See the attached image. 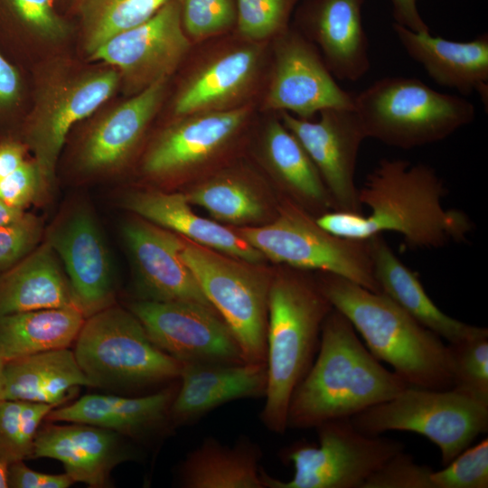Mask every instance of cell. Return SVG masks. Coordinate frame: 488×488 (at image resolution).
Listing matches in <instances>:
<instances>
[{
  "instance_id": "obj_11",
  "label": "cell",
  "mask_w": 488,
  "mask_h": 488,
  "mask_svg": "<svg viewBox=\"0 0 488 488\" xmlns=\"http://www.w3.org/2000/svg\"><path fill=\"white\" fill-rule=\"evenodd\" d=\"M120 83L119 72L109 67L88 71L60 70L41 84L23 137L50 186L70 129L108 100Z\"/></svg>"
},
{
  "instance_id": "obj_3",
  "label": "cell",
  "mask_w": 488,
  "mask_h": 488,
  "mask_svg": "<svg viewBox=\"0 0 488 488\" xmlns=\"http://www.w3.org/2000/svg\"><path fill=\"white\" fill-rule=\"evenodd\" d=\"M317 282L332 306L342 313L379 361L391 366L408 386L453 388L448 345L385 294L343 277L320 272Z\"/></svg>"
},
{
  "instance_id": "obj_30",
  "label": "cell",
  "mask_w": 488,
  "mask_h": 488,
  "mask_svg": "<svg viewBox=\"0 0 488 488\" xmlns=\"http://www.w3.org/2000/svg\"><path fill=\"white\" fill-rule=\"evenodd\" d=\"M80 386H91L69 348L31 354L5 363L3 399L57 407Z\"/></svg>"
},
{
  "instance_id": "obj_22",
  "label": "cell",
  "mask_w": 488,
  "mask_h": 488,
  "mask_svg": "<svg viewBox=\"0 0 488 488\" xmlns=\"http://www.w3.org/2000/svg\"><path fill=\"white\" fill-rule=\"evenodd\" d=\"M266 389V363H182L171 422L193 424L228 402L264 398Z\"/></svg>"
},
{
  "instance_id": "obj_35",
  "label": "cell",
  "mask_w": 488,
  "mask_h": 488,
  "mask_svg": "<svg viewBox=\"0 0 488 488\" xmlns=\"http://www.w3.org/2000/svg\"><path fill=\"white\" fill-rule=\"evenodd\" d=\"M53 406L16 399H0V459L7 465L33 457L42 421Z\"/></svg>"
},
{
  "instance_id": "obj_4",
  "label": "cell",
  "mask_w": 488,
  "mask_h": 488,
  "mask_svg": "<svg viewBox=\"0 0 488 488\" xmlns=\"http://www.w3.org/2000/svg\"><path fill=\"white\" fill-rule=\"evenodd\" d=\"M306 270L284 267L273 274L267 305V389L260 420L283 435L294 389L319 349L323 324L333 308Z\"/></svg>"
},
{
  "instance_id": "obj_9",
  "label": "cell",
  "mask_w": 488,
  "mask_h": 488,
  "mask_svg": "<svg viewBox=\"0 0 488 488\" xmlns=\"http://www.w3.org/2000/svg\"><path fill=\"white\" fill-rule=\"evenodd\" d=\"M181 257L203 295L231 330L247 362L266 363L273 274L258 264L184 240Z\"/></svg>"
},
{
  "instance_id": "obj_16",
  "label": "cell",
  "mask_w": 488,
  "mask_h": 488,
  "mask_svg": "<svg viewBox=\"0 0 488 488\" xmlns=\"http://www.w3.org/2000/svg\"><path fill=\"white\" fill-rule=\"evenodd\" d=\"M45 241L62 261L77 305L86 318L113 305L109 254L89 209H70L48 230Z\"/></svg>"
},
{
  "instance_id": "obj_23",
  "label": "cell",
  "mask_w": 488,
  "mask_h": 488,
  "mask_svg": "<svg viewBox=\"0 0 488 488\" xmlns=\"http://www.w3.org/2000/svg\"><path fill=\"white\" fill-rule=\"evenodd\" d=\"M131 456L120 434L81 423L39 428L33 452L60 461L74 483L93 488L107 487L112 469Z\"/></svg>"
},
{
  "instance_id": "obj_27",
  "label": "cell",
  "mask_w": 488,
  "mask_h": 488,
  "mask_svg": "<svg viewBox=\"0 0 488 488\" xmlns=\"http://www.w3.org/2000/svg\"><path fill=\"white\" fill-rule=\"evenodd\" d=\"M368 241L373 274L380 292L418 323L449 343L488 332L487 328L463 323L441 311L426 293L418 275L399 260L381 235Z\"/></svg>"
},
{
  "instance_id": "obj_40",
  "label": "cell",
  "mask_w": 488,
  "mask_h": 488,
  "mask_svg": "<svg viewBox=\"0 0 488 488\" xmlns=\"http://www.w3.org/2000/svg\"><path fill=\"white\" fill-rule=\"evenodd\" d=\"M43 222L32 213L23 212L17 219L0 226V275L16 265L39 245Z\"/></svg>"
},
{
  "instance_id": "obj_48",
  "label": "cell",
  "mask_w": 488,
  "mask_h": 488,
  "mask_svg": "<svg viewBox=\"0 0 488 488\" xmlns=\"http://www.w3.org/2000/svg\"><path fill=\"white\" fill-rule=\"evenodd\" d=\"M24 211L11 208L0 200V226L17 219Z\"/></svg>"
},
{
  "instance_id": "obj_42",
  "label": "cell",
  "mask_w": 488,
  "mask_h": 488,
  "mask_svg": "<svg viewBox=\"0 0 488 488\" xmlns=\"http://www.w3.org/2000/svg\"><path fill=\"white\" fill-rule=\"evenodd\" d=\"M7 2L20 22L40 40L60 42L69 35V24L57 14L52 0Z\"/></svg>"
},
{
  "instance_id": "obj_19",
  "label": "cell",
  "mask_w": 488,
  "mask_h": 488,
  "mask_svg": "<svg viewBox=\"0 0 488 488\" xmlns=\"http://www.w3.org/2000/svg\"><path fill=\"white\" fill-rule=\"evenodd\" d=\"M365 0H305L294 28L319 50L333 77L357 81L371 69L362 23Z\"/></svg>"
},
{
  "instance_id": "obj_41",
  "label": "cell",
  "mask_w": 488,
  "mask_h": 488,
  "mask_svg": "<svg viewBox=\"0 0 488 488\" xmlns=\"http://www.w3.org/2000/svg\"><path fill=\"white\" fill-rule=\"evenodd\" d=\"M433 471L427 465L416 463L413 455L403 450L371 474L361 488H434Z\"/></svg>"
},
{
  "instance_id": "obj_7",
  "label": "cell",
  "mask_w": 488,
  "mask_h": 488,
  "mask_svg": "<svg viewBox=\"0 0 488 488\" xmlns=\"http://www.w3.org/2000/svg\"><path fill=\"white\" fill-rule=\"evenodd\" d=\"M354 427L368 436L390 430L427 437L448 465L482 433L488 430V401L455 388L407 387L391 399L352 416Z\"/></svg>"
},
{
  "instance_id": "obj_25",
  "label": "cell",
  "mask_w": 488,
  "mask_h": 488,
  "mask_svg": "<svg viewBox=\"0 0 488 488\" xmlns=\"http://www.w3.org/2000/svg\"><path fill=\"white\" fill-rule=\"evenodd\" d=\"M123 203L127 210L142 219L195 244L253 264L265 258L237 231L195 213L185 194L133 192L126 195Z\"/></svg>"
},
{
  "instance_id": "obj_20",
  "label": "cell",
  "mask_w": 488,
  "mask_h": 488,
  "mask_svg": "<svg viewBox=\"0 0 488 488\" xmlns=\"http://www.w3.org/2000/svg\"><path fill=\"white\" fill-rule=\"evenodd\" d=\"M122 233L136 266L142 300L192 302L213 308L181 257L184 239L144 219L127 221Z\"/></svg>"
},
{
  "instance_id": "obj_14",
  "label": "cell",
  "mask_w": 488,
  "mask_h": 488,
  "mask_svg": "<svg viewBox=\"0 0 488 488\" xmlns=\"http://www.w3.org/2000/svg\"><path fill=\"white\" fill-rule=\"evenodd\" d=\"M190 48L178 0H169L150 19L114 36L89 56L116 69L121 83L134 95L169 79Z\"/></svg>"
},
{
  "instance_id": "obj_50",
  "label": "cell",
  "mask_w": 488,
  "mask_h": 488,
  "mask_svg": "<svg viewBox=\"0 0 488 488\" xmlns=\"http://www.w3.org/2000/svg\"><path fill=\"white\" fill-rule=\"evenodd\" d=\"M5 361L0 355V399H3L5 387Z\"/></svg>"
},
{
  "instance_id": "obj_17",
  "label": "cell",
  "mask_w": 488,
  "mask_h": 488,
  "mask_svg": "<svg viewBox=\"0 0 488 488\" xmlns=\"http://www.w3.org/2000/svg\"><path fill=\"white\" fill-rule=\"evenodd\" d=\"M251 107L179 117L153 142L145 155L144 173L155 179L178 175L203 164L224 148L244 127Z\"/></svg>"
},
{
  "instance_id": "obj_28",
  "label": "cell",
  "mask_w": 488,
  "mask_h": 488,
  "mask_svg": "<svg viewBox=\"0 0 488 488\" xmlns=\"http://www.w3.org/2000/svg\"><path fill=\"white\" fill-rule=\"evenodd\" d=\"M61 307L79 308L69 279L48 242L0 275V316Z\"/></svg>"
},
{
  "instance_id": "obj_6",
  "label": "cell",
  "mask_w": 488,
  "mask_h": 488,
  "mask_svg": "<svg viewBox=\"0 0 488 488\" xmlns=\"http://www.w3.org/2000/svg\"><path fill=\"white\" fill-rule=\"evenodd\" d=\"M76 360L92 387L137 389L174 382L182 363L158 348L129 311L110 305L85 319Z\"/></svg>"
},
{
  "instance_id": "obj_38",
  "label": "cell",
  "mask_w": 488,
  "mask_h": 488,
  "mask_svg": "<svg viewBox=\"0 0 488 488\" xmlns=\"http://www.w3.org/2000/svg\"><path fill=\"white\" fill-rule=\"evenodd\" d=\"M182 26L190 40L201 41L236 26V0H178Z\"/></svg>"
},
{
  "instance_id": "obj_32",
  "label": "cell",
  "mask_w": 488,
  "mask_h": 488,
  "mask_svg": "<svg viewBox=\"0 0 488 488\" xmlns=\"http://www.w3.org/2000/svg\"><path fill=\"white\" fill-rule=\"evenodd\" d=\"M85 315L77 307L33 310L0 316V355L9 360L74 343Z\"/></svg>"
},
{
  "instance_id": "obj_46",
  "label": "cell",
  "mask_w": 488,
  "mask_h": 488,
  "mask_svg": "<svg viewBox=\"0 0 488 488\" xmlns=\"http://www.w3.org/2000/svg\"><path fill=\"white\" fill-rule=\"evenodd\" d=\"M394 23L414 32H430L418 8V0H389Z\"/></svg>"
},
{
  "instance_id": "obj_10",
  "label": "cell",
  "mask_w": 488,
  "mask_h": 488,
  "mask_svg": "<svg viewBox=\"0 0 488 488\" xmlns=\"http://www.w3.org/2000/svg\"><path fill=\"white\" fill-rule=\"evenodd\" d=\"M315 428L318 445L298 442L284 453L294 466L292 478L282 481L261 469L264 488H361L371 474L405 449L399 440L360 432L351 418Z\"/></svg>"
},
{
  "instance_id": "obj_33",
  "label": "cell",
  "mask_w": 488,
  "mask_h": 488,
  "mask_svg": "<svg viewBox=\"0 0 488 488\" xmlns=\"http://www.w3.org/2000/svg\"><path fill=\"white\" fill-rule=\"evenodd\" d=\"M191 204L204 209L215 221L235 225L261 220L265 206L249 183L233 174H224L206 180L188 193Z\"/></svg>"
},
{
  "instance_id": "obj_5",
  "label": "cell",
  "mask_w": 488,
  "mask_h": 488,
  "mask_svg": "<svg viewBox=\"0 0 488 488\" xmlns=\"http://www.w3.org/2000/svg\"><path fill=\"white\" fill-rule=\"evenodd\" d=\"M353 109L366 138L405 150L442 141L475 117L465 98L405 76L374 81L354 95Z\"/></svg>"
},
{
  "instance_id": "obj_36",
  "label": "cell",
  "mask_w": 488,
  "mask_h": 488,
  "mask_svg": "<svg viewBox=\"0 0 488 488\" xmlns=\"http://www.w3.org/2000/svg\"><path fill=\"white\" fill-rule=\"evenodd\" d=\"M299 0H236L239 35L247 42L263 43L289 28Z\"/></svg>"
},
{
  "instance_id": "obj_34",
  "label": "cell",
  "mask_w": 488,
  "mask_h": 488,
  "mask_svg": "<svg viewBox=\"0 0 488 488\" xmlns=\"http://www.w3.org/2000/svg\"><path fill=\"white\" fill-rule=\"evenodd\" d=\"M169 0H80L83 45L91 54L155 14Z\"/></svg>"
},
{
  "instance_id": "obj_45",
  "label": "cell",
  "mask_w": 488,
  "mask_h": 488,
  "mask_svg": "<svg viewBox=\"0 0 488 488\" xmlns=\"http://www.w3.org/2000/svg\"><path fill=\"white\" fill-rule=\"evenodd\" d=\"M21 91L19 72L0 52V108H8L16 104Z\"/></svg>"
},
{
  "instance_id": "obj_8",
  "label": "cell",
  "mask_w": 488,
  "mask_h": 488,
  "mask_svg": "<svg viewBox=\"0 0 488 488\" xmlns=\"http://www.w3.org/2000/svg\"><path fill=\"white\" fill-rule=\"evenodd\" d=\"M237 232L272 262L334 274L372 292H380L368 239L333 235L319 226L315 217L291 202L281 207L270 223L246 226Z\"/></svg>"
},
{
  "instance_id": "obj_39",
  "label": "cell",
  "mask_w": 488,
  "mask_h": 488,
  "mask_svg": "<svg viewBox=\"0 0 488 488\" xmlns=\"http://www.w3.org/2000/svg\"><path fill=\"white\" fill-rule=\"evenodd\" d=\"M434 488H487L488 439L462 451L445 468L433 471Z\"/></svg>"
},
{
  "instance_id": "obj_49",
  "label": "cell",
  "mask_w": 488,
  "mask_h": 488,
  "mask_svg": "<svg viewBox=\"0 0 488 488\" xmlns=\"http://www.w3.org/2000/svg\"><path fill=\"white\" fill-rule=\"evenodd\" d=\"M7 487V465L0 459V488Z\"/></svg>"
},
{
  "instance_id": "obj_44",
  "label": "cell",
  "mask_w": 488,
  "mask_h": 488,
  "mask_svg": "<svg viewBox=\"0 0 488 488\" xmlns=\"http://www.w3.org/2000/svg\"><path fill=\"white\" fill-rule=\"evenodd\" d=\"M73 483V480L66 473H40L28 467L24 461L7 466V485L10 488H68Z\"/></svg>"
},
{
  "instance_id": "obj_37",
  "label": "cell",
  "mask_w": 488,
  "mask_h": 488,
  "mask_svg": "<svg viewBox=\"0 0 488 488\" xmlns=\"http://www.w3.org/2000/svg\"><path fill=\"white\" fill-rule=\"evenodd\" d=\"M453 388L488 401V332L449 343Z\"/></svg>"
},
{
  "instance_id": "obj_26",
  "label": "cell",
  "mask_w": 488,
  "mask_h": 488,
  "mask_svg": "<svg viewBox=\"0 0 488 488\" xmlns=\"http://www.w3.org/2000/svg\"><path fill=\"white\" fill-rule=\"evenodd\" d=\"M177 384L140 397L89 394L52 408V422L88 424L128 436H143L171 422L170 409ZM172 423V422H171Z\"/></svg>"
},
{
  "instance_id": "obj_1",
  "label": "cell",
  "mask_w": 488,
  "mask_h": 488,
  "mask_svg": "<svg viewBox=\"0 0 488 488\" xmlns=\"http://www.w3.org/2000/svg\"><path fill=\"white\" fill-rule=\"evenodd\" d=\"M446 185L430 165L403 159L380 160L361 188L369 213L330 211L315 217L319 226L345 239L366 240L386 231L400 234L415 249H439L465 239L472 230L463 211L446 209Z\"/></svg>"
},
{
  "instance_id": "obj_47",
  "label": "cell",
  "mask_w": 488,
  "mask_h": 488,
  "mask_svg": "<svg viewBox=\"0 0 488 488\" xmlns=\"http://www.w3.org/2000/svg\"><path fill=\"white\" fill-rule=\"evenodd\" d=\"M27 147L24 144L8 140L0 144V180L4 179L25 161Z\"/></svg>"
},
{
  "instance_id": "obj_2",
  "label": "cell",
  "mask_w": 488,
  "mask_h": 488,
  "mask_svg": "<svg viewBox=\"0 0 488 488\" xmlns=\"http://www.w3.org/2000/svg\"><path fill=\"white\" fill-rule=\"evenodd\" d=\"M408 387L381 365L351 322L333 308L321 331L316 356L291 396L287 428L306 429L352 418Z\"/></svg>"
},
{
  "instance_id": "obj_29",
  "label": "cell",
  "mask_w": 488,
  "mask_h": 488,
  "mask_svg": "<svg viewBox=\"0 0 488 488\" xmlns=\"http://www.w3.org/2000/svg\"><path fill=\"white\" fill-rule=\"evenodd\" d=\"M259 446L242 436L232 445L209 436L181 463L179 484L184 488H264Z\"/></svg>"
},
{
  "instance_id": "obj_24",
  "label": "cell",
  "mask_w": 488,
  "mask_h": 488,
  "mask_svg": "<svg viewBox=\"0 0 488 488\" xmlns=\"http://www.w3.org/2000/svg\"><path fill=\"white\" fill-rule=\"evenodd\" d=\"M392 30L407 54L419 63L438 85L461 95L479 94L483 104L488 98V34L456 42L414 32L396 23Z\"/></svg>"
},
{
  "instance_id": "obj_31",
  "label": "cell",
  "mask_w": 488,
  "mask_h": 488,
  "mask_svg": "<svg viewBox=\"0 0 488 488\" xmlns=\"http://www.w3.org/2000/svg\"><path fill=\"white\" fill-rule=\"evenodd\" d=\"M263 155L296 205L315 217L333 211L330 193L313 161L280 118L271 117L262 138Z\"/></svg>"
},
{
  "instance_id": "obj_21",
  "label": "cell",
  "mask_w": 488,
  "mask_h": 488,
  "mask_svg": "<svg viewBox=\"0 0 488 488\" xmlns=\"http://www.w3.org/2000/svg\"><path fill=\"white\" fill-rule=\"evenodd\" d=\"M168 80H158L134 94L93 124L77 154L81 173L105 174L125 165L160 109Z\"/></svg>"
},
{
  "instance_id": "obj_12",
  "label": "cell",
  "mask_w": 488,
  "mask_h": 488,
  "mask_svg": "<svg viewBox=\"0 0 488 488\" xmlns=\"http://www.w3.org/2000/svg\"><path fill=\"white\" fill-rule=\"evenodd\" d=\"M273 64L263 108L313 119L329 108H353L354 95L339 86L317 47L296 28L273 40Z\"/></svg>"
},
{
  "instance_id": "obj_43",
  "label": "cell",
  "mask_w": 488,
  "mask_h": 488,
  "mask_svg": "<svg viewBox=\"0 0 488 488\" xmlns=\"http://www.w3.org/2000/svg\"><path fill=\"white\" fill-rule=\"evenodd\" d=\"M50 186L41 168L26 160L12 174L0 180V200L11 208L24 211Z\"/></svg>"
},
{
  "instance_id": "obj_13",
  "label": "cell",
  "mask_w": 488,
  "mask_h": 488,
  "mask_svg": "<svg viewBox=\"0 0 488 488\" xmlns=\"http://www.w3.org/2000/svg\"><path fill=\"white\" fill-rule=\"evenodd\" d=\"M128 310L151 341L181 363L247 362L231 330L211 307L139 299Z\"/></svg>"
},
{
  "instance_id": "obj_15",
  "label": "cell",
  "mask_w": 488,
  "mask_h": 488,
  "mask_svg": "<svg viewBox=\"0 0 488 488\" xmlns=\"http://www.w3.org/2000/svg\"><path fill=\"white\" fill-rule=\"evenodd\" d=\"M318 115L314 120L279 112V118L318 170L333 211L363 213L355 183L358 154L366 139L361 123L353 108H329Z\"/></svg>"
},
{
  "instance_id": "obj_18",
  "label": "cell",
  "mask_w": 488,
  "mask_h": 488,
  "mask_svg": "<svg viewBox=\"0 0 488 488\" xmlns=\"http://www.w3.org/2000/svg\"><path fill=\"white\" fill-rule=\"evenodd\" d=\"M263 59V43L244 40L214 52L183 80L174 99V115L179 117L247 105Z\"/></svg>"
}]
</instances>
